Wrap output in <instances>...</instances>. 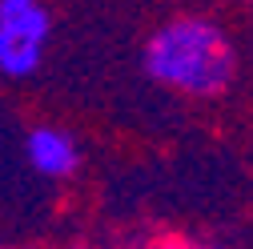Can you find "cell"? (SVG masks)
<instances>
[{"label": "cell", "instance_id": "cell-1", "mask_svg": "<svg viewBox=\"0 0 253 249\" xmlns=\"http://www.w3.org/2000/svg\"><path fill=\"white\" fill-rule=\"evenodd\" d=\"M141 65L157 88L189 101H213L237 77V48L221 20L205 12H177L153 28Z\"/></svg>", "mask_w": 253, "mask_h": 249}, {"label": "cell", "instance_id": "cell-4", "mask_svg": "<svg viewBox=\"0 0 253 249\" xmlns=\"http://www.w3.org/2000/svg\"><path fill=\"white\" fill-rule=\"evenodd\" d=\"M149 249H221V245H209V241H197V237H161V241H153Z\"/></svg>", "mask_w": 253, "mask_h": 249}, {"label": "cell", "instance_id": "cell-3", "mask_svg": "<svg viewBox=\"0 0 253 249\" xmlns=\"http://www.w3.org/2000/svg\"><path fill=\"white\" fill-rule=\"evenodd\" d=\"M24 157L33 165V173L44 181H73L84 165L81 141L60 124H33L24 137Z\"/></svg>", "mask_w": 253, "mask_h": 249}, {"label": "cell", "instance_id": "cell-2", "mask_svg": "<svg viewBox=\"0 0 253 249\" xmlns=\"http://www.w3.org/2000/svg\"><path fill=\"white\" fill-rule=\"evenodd\" d=\"M52 44V16L44 0H0V77H37Z\"/></svg>", "mask_w": 253, "mask_h": 249}, {"label": "cell", "instance_id": "cell-5", "mask_svg": "<svg viewBox=\"0 0 253 249\" xmlns=\"http://www.w3.org/2000/svg\"><path fill=\"white\" fill-rule=\"evenodd\" d=\"M245 4H253V0H245Z\"/></svg>", "mask_w": 253, "mask_h": 249}, {"label": "cell", "instance_id": "cell-6", "mask_svg": "<svg viewBox=\"0 0 253 249\" xmlns=\"http://www.w3.org/2000/svg\"><path fill=\"white\" fill-rule=\"evenodd\" d=\"M0 249H8V245H0Z\"/></svg>", "mask_w": 253, "mask_h": 249}]
</instances>
